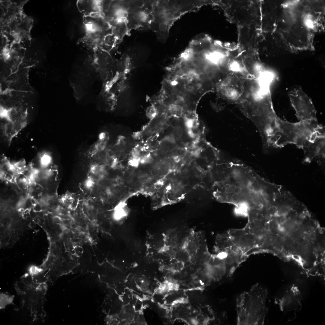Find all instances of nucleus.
<instances>
[{
    "instance_id": "26",
    "label": "nucleus",
    "mask_w": 325,
    "mask_h": 325,
    "mask_svg": "<svg viewBox=\"0 0 325 325\" xmlns=\"http://www.w3.org/2000/svg\"><path fill=\"white\" fill-rule=\"evenodd\" d=\"M185 65L188 66H191L193 64L192 60L191 59H188L185 60Z\"/></svg>"
},
{
    "instance_id": "14",
    "label": "nucleus",
    "mask_w": 325,
    "mask_h": 325,
    "mask_svg": "<svg viewBox=\"0 0 325 325\" xmlns=\"http://www.w3.org/2000/svg\"><path fill=\"white\" fill-rule=\"evenodd\" d=\"M325 140V138H319L314 143H308L303 147L305 162L309 163L316 157L324 159Z\"/></svg>"
},
{
    "instance_id": "28",
    "label": "nucleus",
    "mask_w": 325,
    "mask_h": 325,
    "mask_svg": "<svg viewBox=\"0 0 325 325\" xmlns=\"http://www.w3.org/2000/svg\"><path fill=\"white\" fill-rule=\"evenodd\" d=\"M190 101L189 100H185L184 101V104L186 106L190 105Z\"/></svg>"
},
{
    "instance_id": "1",
    "label": "nucleus",
    "mask_w": 325,
    "mask_h": 325,
    "mask_svg": "<svg viewBox=\"0 0 325 325\" xmlns=\"http://www.w3.org/2000/svg\"><path fill=\"white\" fill-rule=\"evenodd\" d=\"M271 83L264 81L254 84L246 96L237 104L256 127L265 148L273 147L282 125V119L274 109L270 89Z\"/></svg>"
},
{
    "instance_id": "17",
    "label": "nucleus",
    "mask_w": 325,
    "mask_h": 325,
    "mask_svg": "<svg viewBox=\"0 0 325 325\" xmlns=\"http://www.w3.org/2000/svg\"><path fill=\"white\" fill-rule=\"evenodd\" d=\"M116 65L117 70L122 73L130 71L133 67L132 58L127 54H124L116 62Z\"/></svg>"
},
{
    "instance_id": "11",
    "label": "nucleus",
    "mask_w": 325,
    "mask_h": 325,
    "mask_svg": "<svg viewBox=\"0 0 325 325\" xmlns=\"http://www.w3.org/2000/svg\"><path fill=\"white\" fill-rule=\"evenodd\" d=\"M288 95L296 115L300 121L317 120L316 111L312 100L301 87L290 91Z\"/></svg>"
},
{
    "instance_id": "25",
    "label": "nucleus",
    "mask_w": 325,
    "mask_h": 325,
    "mask_svg": "<svg viewBox=\"0 0 325 325\" xmlns=\"http://www.w3.org/2000/svg\"><path fill=\"white\" fill-rule=\"evenodd\" d=\"M125 148V144L123 143H120L118 147V149L120 151H123Z\"/></svg>"
},
{
    "instance_id": "22",
    "label": "nucleus",
    "mask_w": 325,
    "mask_h": 325,
    "mask_svg": "<svg viewBox=\"0 0 325 325\" xmlns=\"http://www.w3.org/2000/svg\"><path fill=\"white\" fill-rule=\"evenodd\" d=\"M150 157L149 155H147L143 157L141 159V162L143 163H146L149 162Z\"/></svg>"
},
{
    "instance_id": "21",
    "label": "nucleus",
    "mask_w": 325,
    "mask_h": 325,
    "mask_svg": "<svg viewBox=\"0 0 325 325\" xmlns=\"http://www.w3.org/2000/svg\"><path fill=\"white\" fill-rule=\"evenodd\" d=\"M142 305L141 302L140 300H138L135 305V309L136 311H139L141 310Z\"/></svg>"
},
{
    "instance_id": "15",
    "label": "nucleus",
    "mask_w": 325,
    "mask_h": 325,
    "mask_svg": "<svg viewBox=\"0 0 325 325\" xmlns=\"http://www.w3.org/2000/svg\"><path fill=\"white\" fill-rule=\"evenodd\" d=\"M104 0H78L77 5L84 16L100 14L103 11Z\"/></svg>"
},
{
    "instance_id": "16",
    "label": "nucleus",
    "mask_w": 325,
    "mask_h": 325,
    "mask_svg": "<svg viewBox=\"0 0 325 325\" xmlns=\"http://www.w3.org/2000/svg\"><path fill=\"white\" fill-rule=\"evenodd\" d=\"M165 248L174 249L180 247L178 232L176 229H171L164 234Z\"/></svg>"
},
{
    "instance_id": "31",
    "label": "nucleus",
    "mask_w": 325,
    "mask_h": 325,
    "mask_svg": "<svg viewBox=\"0 0 325 325\" xmlns=\"http://www.w3.org/2000/svg\"><path fill=\"white\" fill-rule=\"evenodd\" d=\"M179 96H181V97H182V96H183V94H182V93H180L179 94Z\"/></svg>"
},
{
    "instance_id": "12",
    "label": "nucleus",
    "mask_w": 325,
    "mask_h": 325,
    "mask_svg": "<svg viewBox=\"0 0 325 325\" xmlns=\"http://www.w3.org/2000/svg\"><path fill=\"white\" fill-rule=\"evenodd\" d=\"M302 298L299 288L293 284L288 288L282 295L276 299L275 302L278 304L281 311H297L302 307Z\"/></svg>"
},
{
    "instance_id": "8",
    "label": "nucleus",
    "mask_w": 325,
    "mask_h": 325,
    "mask_svg": "<svg viewBox=\"0 0 325 325\" xmlns=\"http://www.w3.org/2000/svg\"><path fill=\"white\" fill-rule=\"evenodd\" d=\"M33 24L32 19L22 12L1 23V33L7 42L12 40V45L30 40Z\"/></svg>"
},
{
    "instance_id": "4",
    "label": "nucleus",
    "mask_w": 325,
    "mask_h": 325,
    "mask_svg": "<svg viewBox=\"0 0 325 325\" xmlns=\"http://www.w3.org/2000/svg\"><path fill=\"white\" fill-rule=\"evenodd\" d=\"M27 108L23 105H1L0 129L2 135L9 145L27 126Z\"/></svg>"
},
{
    "instance_id": "9",
    "label": "nucleus",
    "mask_w": 325,
    "mask_h": 325,
    "mask_svg": "<svg viewBox=\"0 0 325 325\" xmlns=\"http://www.w3.org/2000/svg\"><path fill=\"white\" fill-rule=\"evenodd\" d=\"M251 79L235 73L228 74L219 82L221 96L228 102L237 104L247 96Z\"/></svg>"
},
{
    "instance_id": "29",
    "label": "nucleus",
    "mask_w": 325,
    "mask_h": 325,
    "mask_svg": "<svg viewBox=\"0 0 325 325\" xmlns=\"http://www.w3.org/2000/svg\"><path fill=\"white\" fill-rule=\"evenodd\" d=\"M124 176L126 178H128L130 176V174L128 172H125L124 173Z\"/></svg>"
},
{
    "instance_id": "5",
    "label": "nucleus",
    "mask_w": 325,
    "mask_h": 325,
    "mask_svg": "<svg viewBox=\"0 0 325 325\" xmlns=\"http://www.w3.org/2000/svg\"><path fill=\"white\" fill-rule=\"evenodd\" d=\"M175 2L168 0H154L150 30L155 33L157 39L162 42L166 41L172 24L183 13L179 12V9H175L178 8V4L175 7Z\"/></svg>"
},
{
    "instance_id": "7",
    "label": "nucleus",
    "mask_w": 325,
    "mask_h": 325,
    "mask_svg": "<svg viewBox=\"0 0 325 325\" xmlns=\"http://www.w3.org/2000/svg\"><path fill=\"white\" fill-rule=\"evenodd\" d=\"M85 34L79 42L86 47L95 50L100 48L105 37L112 33V29L100 14L84 16Z\"/></svg>"
},
{
    "instance_id": "3",
    "label": "nucleus",
    "mask_w": 325,
    "mask_h": 325,
    "mask_svg": "<svg viewBox=\"0 0 325 325\" xmlns=\"http://www.w3.org/2000/svg\"><path fill=\"white\" fill-rule=\"evenodd\" d=\"M14 288L23 306L29 311L33 321L44 320L46 316L44 304L47 282L29 272L15 283Z\"/></svg>"
},
{
    "instance_id": "24",
    "label": "nucleus",
    "mask_w": 325,
    "mask_h": 325,
    "mask_svg": "<svg viewBox=\"0 0 325 325\" xmlns=\"http://www.w3.org/2000/svg\"><path fill=\"white\" fill-rule=\"evenodd\" d=\"M151 174L153 176H157L159 174V171L156 169H153L151 171Z\"/></svg>"
},
{
    "instance_id": "2",
    "label": "nucleus",
    "mask_w": 325,
    "mask_h": 325,
    "mask_svg": "<svg viewBox=\"0 0 325 325\" xmlns=\"http://www.w3.org/2000/svg\"><path fill=\"white\" fill-rule=\"evenodd\" d=\"M267 290L258 283L244 292L236 300L237 324L263 325L268 310Z\"/></svg>"
},
{
    "instance_id": "19",
    "label": "nucleus",
    "mask_w": 325,
    "mask_h": 325,
    "mask_svg": "<svg viewBox=\"0 0 325 325\" xmlns=\"http://www.w3.org/2000/svg\"><path fill=\"white\" fill-rule=\"evenodd\" d=\"M13 297H11L5 294H1L0 295V308H4L6 305L11 303L13 299Z\"/></svg>"
},
{
    "instance_id": "13",
    "label": "nucleus",
    "mask_w": 325,
    "mask_h": 325,
    "mask_svg": "<svg viewBox=\"0 0 325 325\" xmlns=\"http://www.w3.org/2000/svg\"><path fill=\"white\" fill-rule=\"evenodd\" d=\"M206 241L204 234L201 231H195L192 229L184 238L182 246L188 252L190 261L192 262L195 256L202 244Z\"/></svg>"
},
{
    "instance_id": "6",
    "label": "nucleus",
    "mask_w": 325,
    "mask_h": 325,
    "mask_svg": "<svg viewBox=\"0 0 325 325\" xmlns=\"http://www.w3.org/2000/svg\"><path fill=\"white\" fill-rule=\"evenodd\" d=\"M103 16L112 28L113 34L120 41L129 35L128 16L132 0H109Z\"/></svg>"
},
{
    "instance_id": "30",
    "label": "nucleus",
    "mask_w": 325,
    "mask_h": 325,
    "mask_svg": "<svg viewBox=\"0 0 325 325\" xmlns=\"http://www.w3.org/2000/svg\"><path fill=\"white\" fill-rule=\"evenodd\" d=\"M184 97L185 100H189L190 98V95L189 94H186L184 96Z\"/></svg>"
},
{
    "instance_id": "23",
    "label": "nucleus",
    "mask_w": 325,
    "mask_h": 325,
    "mask_svg": "<svg viewBox=\"0 0 325 325\" xmlns=\"http://www.w3.org/2000/svg\"><path fill=\"white\" fill-rule=\"evenodd\" d=\"M85 185L88 187H91L93 184V181L91 179H88L85 182Z\"/></svg>"
},
{
    "instance_id": "27",
    "label": "nucleus",
    "mask_w": 325,
    "mask_h": 325,
    "mask_svg": "<svg viewBox=\"0 0 325 325\" xmlns=\"http://www.w3.org/2000/svg\"><path fill=\"white\" fill-rule=\"evenodd\" d=\"M161 125L159 123H156L154 125V128L156 130H158L161 127Z\"/></svg>"
},
{
    "instance_id": "10",
    "label": "nucleus",
    "mask_w": 325,
    "mask_h": 325,
    "mask_svg": "<svg viewBox=\"0 0 325 325\" xmlns=\"http://www.w3.org/2000/svg\"><path fill=\"white\" fill-rule=\"evenodd\" d=\"M154 0H132L128 16V27L132 30H150Z\"/></svg>"
},
{
    "instance_id": "20",
    "label": "nucleus",
    "mask_w": 325,
    "mask_h": 325,
    "mask_svg": "<svg viewBox=\"0 0 325 325\" xmlns=\"http://www.w3.org/2000/svg\"><path fill=\"white\" fill-rule=\"evenodd\" d=\"M173 134L174 137L176 139L181 138L184 134L183 129L180 126L176 127L173 130Z\"/></svg>"
},
{
    "instance_id": "18",
    "label": "nucleus",
    "mask_w": 325,
    "mask_h": 325,
    "mask_svg": "<svg viewBox=\"0 0 325 325\" xmlns=\"http://www.w3.org/2000/svg\"><path fill=\"white\" fill-rule=\"evenodd\" d=\"M174 251V257L178 261L184 263L190 261V255L187 250L183 246L173 249Z\"/></svg>"
}]
</instances>
